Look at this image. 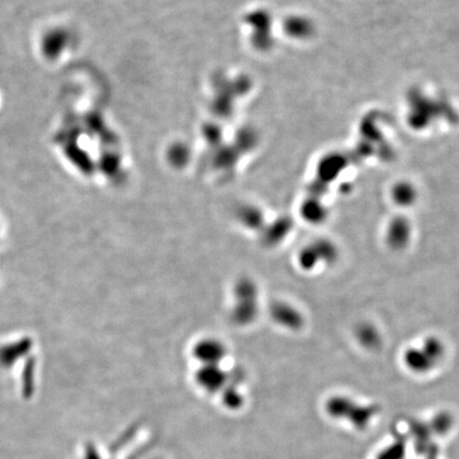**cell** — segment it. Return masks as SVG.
I'll return each mask as SVG.
<instances>
[{"instance_id":"6da1fadb","label":"cell","mask_w":459,"mask_h":459,"mask_svg":"<svg viewBox=\"0 0 459 459\" xmlns=\"http://www.w3.org/2000/svg\"><path fill=\"white\" fill-rule=\"evenodd\" d=\"M443 352L445 348L440 340L428 338L419 348L411 349L405 353V363L415 371H428L440 361Z\"/></svg>"},{"instance_id":"7a4b0ae2","label":"cell","mask_w":459,"mask_h":459,"mask_svg":"<svg viewBox=\"0 0 459 459\" xmlns=\"http://www.w3.org/2000/svg\"><path fill=\"white\" fill-rule=\"evenodd\" d=\"M72 42L70 32L65 29L51 30L43 38V51L45 56L51 59L61 56Z\"/></svg>"},{"instance_id":"3957f363","label":"cell","mask_w":459,"mask_h":459,"mask_svg":"<svg viewBox=\"0 0 459 459\" xmlns=\"http://www.w3.org/2000/svg\"><path fill=\"white\" fill-rule=\"evenodd\" d=\"M411 235V223L402 217L394 219L387 230V241L394 249L404 248Z\"/></svg>"},{"instance_id":"277c9868","label":"cell","mask_w":459,"mask_h":459,"mask_svg":"<svg viewBox=\"0 0 459 459\" xmlns=\"http://www.w3.org/2000/svg\"><path fill=\"white\" fill-rule=\"evenodd\" d=\"M394 199L399 206H407L416 199L415 189L408 184H400L394 189Z\"/></svg>"},{"instance_id":"5b68a950","label":"cell","mask_w":459,"mask_h":459,"mask_svg":"<svg viewBox=\"0 0 459 459\" xmlns=\"http://www.w3.org/2000/svg\"><path fill=\"white\" fill-rule=\"evenodd\" d=\"M359 338H361V342H364L366 347H370V348H374V347H376L380 344L379 334L376 333V331H374V327H368V325L361 329Z\"/></svg>"}]
</instances>
